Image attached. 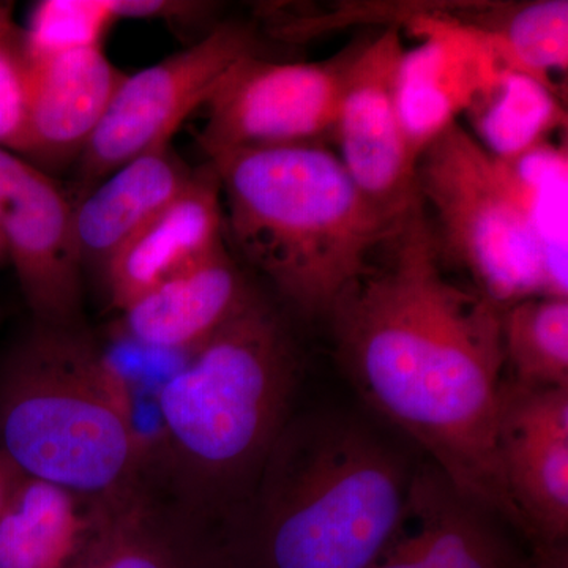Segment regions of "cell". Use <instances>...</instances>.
I'll return each instance as SVG.
<instances>
[{"label": "cell", "instance_id": "1", "mask_svg": "<svg viewBox=\"0 0 568 568\" xmlns=\"http://www.w3.org/2000/svg\"><path fill=\"white\" fill-rule=\"evenodd\" d=\"M379 250L327 316L343 368L459 491L525 537L497 450L503 308L447 278L418 197Z\"/></svg>", "mask_w": 568, "mask_h": 568}, {"label": "cell", "instance_id": "2", "mask_svg": "<svg viewBox=\"0 0 568 568\" xmlns=\"http://www.w3.org/2000/svg\"><path fill=\"white\" fill-rule=\"evenodd\" d=\"M301 375L290 325L254 287L164 384L160 450L145 474L224 532L248 503L294 416Z\"/></svg>", "mask_w": 568, "mask_h": 568}, {"label": "cell", "instance_id": "3", "mask_svg": "<svg viewBox=\"0 0 568 568\" xmlns=\"http://www.w3.org/2000/svg\"><path fill=\"white\" fill-rule=\"evenodd\" d=\"M414 469L361 418L294 414L224 529L226 568H372L402 528Z\"/></svg>", "mask_w": 568, "mask_h": 568}, {"label": "cell", "instance_id": "4", "mask_svg": "<svg viewBox=\"0 0 568 568\" xmlns=\"http://www.w3.org/2000/svg\"><path fill=\"white\" fill-rule=\"evenodd\" d=\"M207 163L235 248L305 320L331 315L399 220L377 211L320 142L226 153Z\"/></svg>", "mask_w": 568, "mask_h": 568}, {"label": "cell", "instance_id": "5", "mask_svg": "<svg viewBox=\"0 0 568 568\" xmlns=\"http://www.w3.org/2000/svg\"><path fill=\"white\" fill-rule=\"evenodd\" d=\"M0 452L26 477L88 499L144 474L125 388L85 325L32 321L2 354Z\"/></svg>", "mask_w": 568, "mask_h": 568}, {"label": "cell", "instance_id": "6", "mask_svg": "<svg viewBox=\"0 0 568 568\" xmlns=\"http://www.w3.org/2000/svg\"><path fill=\"white\" fill-rule=\"evenodd\" d=\"M417 197L439 242L497 306L567 295L566 267L538 227L532 189L514 163L491 155L455 123L417 160Z\"/></svg>", "mask_w": 568, "mask_h": 568}, {"label": "cell", "instance_id": "7", "mask_svg": "<svg viewBox=\"0 0 568 568\" xmlns=\"http://www.w3.org/2000/svg\"><path fill=\"white\" fill-rule=\"evenodd\" d=\"M256 52L252 26L222 22L186 50L126 74L78 160L82 194L142 153L171 145L185 119L204 106L227 71Z\"/></svg>", "mask_w": 568, "mask_h": 568}, {"label": "cell", "instance_id": "8", "mask_svg": "<svg viewBox=\"0 0 568 568\" xmlns=\"http://www.w3.org/2000/svg\"><path fill=\"white\" fill-rule=\"evenodd\" d=\"M346 55L328 62L241 59L204 104L197 142L207 160L252 149L320 142L334 133Z\"/></svg>", "mask_w": 568, "mask_h": 568}, {"label": "cell", "instance_id": "9", "mask_svg": "<svg viewBox=\"0 0 568 568\" xmlns=\"http://www.w3.org/2000/svg\"><path fill=\"white\" fill-rule=\"evenodd\" d=\"M403 54L395 26L347 51L334 126L343 166L366 200L390 220L417 200V156L396 103Z\"/></svg>", "mask_w": 568, "mask_h": 568}, {"label": "cell", "instance_id": "10", "mask_svg": "<svg viewBox=\"0 0 568 568\" xmlns=\"http://www.w3.org/2000/svg\"><path fill=\"white\" fill-rule=\"evenodd\" d=\"M0 234L33 323L84 325L73 204L51 174L6 149H0Z\"/></svg>", "mask_w": 568, "mask_h": 568}, {"label": "cell", "instance_id": "11", "mask_svg": "<svg viewBox=\"0 0 568 568\" xmlns=\"http://www.w3.org/2000/svg\"><path fill=\"white\" fill-rule=\"evenodd\" d=\"M436 3L410 22L420 41L406 51L396 77V103L410 149L420 153L470 110L511 69L489 33ZM515 71V70H514Z\"/></svg>", "mask_w": 568, "mask_h": 568}, {"label": "cell", "instance_id": "12", "mask_svg": "<svg viewBox=\"0 0 568 568\" xmlns=\"http://www.w3.org/2000/svg\"><path fill=\"white\" fill-rule=\"evenodd\" d=\"M497 450L532 551L568 544V387L504 379Z\"/></svg>", "mask_w": 568, "mask_h": 568}, {"label": "cell", "instance_id": "13", "mask_svg": "<svg viewBox=\"0 0 568 568\" xmlns=\"http://www.w3.org/2000/svg\"><path fill=\"white\" fill-rule=\"evenodd\" d=\"M70 568H226L223 532L142 474L97 499L91 532Z\"/></svg>", "mask_w": 568, "mask_h": 568}, {"label": "cell", "instance_id": "14", "mask_svg": "<svg viewBox=\"0 0 568 568\" xmlns=\"http://www.w3.org/2000/svg\"><path fill=\"white\" fill-rule=\"evenodd\" d=\"M508 529L435 465L420 463L402 528L372 568H530Z\"/></svg>", "mask_w": 568, "mask_h": 568}, {"label": "cell", "instance_id": "15", "mask_svg": "<svg viewBox=\"0 0 568 568\" xmlns=\"http://www.w3.org/2000/svg\"><path fill=\"white\" fill-rule=\"evenodd\" d=\"M125 77L103 47L29 62L20 156L48 174L78 163Z\"/></svg>", "mask_w": 568, "mask_h": 568}, {"label": "cell", "instance_id": "16", "mask_svg": "<svg viewBox=\"0 0 568 568\" xmlns=\"http://www.w3.org/2000/svg\"><path fill=\"white\" fill-rule=\"evenodd\" d=\"M222 190L211 163L194 170L185 190L112 257L103 284L121 313L136 298L224 248Z\"/></svg>", "mask_w": 568, "mask_h": 568}, {"label": "cell", "instance_id": "17", "mask_svg": "<svg viewBox=\"0 0 568 568\" xmlns=\"http://www.w3.org/2000/svg\"><path fill=\"white\" fill-rule=\"evenodd\" d=\"M253 290L224 246L141 295L118 313L112 328L155 349L193 353Z\"/></svg>", "mask_w": 568, "mask_h": 568}, {"label": "cell", "instance_id": "18", "mask_svg": "<svg viewBox=\"0 0 568 568\" xmlns=\"http://www.w3.org/2000/svg\"><path fill=\"white\" fill-rule=\"evenodd\" d=\"M194 170L171 145L153 149L123 164L73 204V230L82 271L102 278L123 245L153 216L173 203Z\"/></svg>", "mask_w": 568, "mask_h": 568}, {"label": "cell", "instance_id": "19", "mask_svg": "<svg viewBox=\"0 0 568 568\" xmlns=\"http://www.w3.org/2000/svg\"><path fill=\"white\" fill-rule=\"evenodd\" d=\"M97 499L26 477L0 515V568H70Z\"/></svg>", "mask_w": 568, "mask_h": 568}, {"label": "cell", "instance_id": "20", "mask_svg": "<svg viewBox=\"0 0 568 568\" xmlns=\"http://www.w3.org/2000/svg\"><path fill=\"white\" fill-rule=\"evenodd\" d=\"M473 136L496 159L517 162L567 123L558 88L523 71H507L466 112Z\"/></svg>", "mask_w": 568, "mask_h": 568}, {"label": "cell", "instance_id": "21", "mask_svg": "<svg viewBox=\"0 0 568 568\" xmlns=\"http://www.w3.org/2000/svg\"><path fill=\"white\" fill-rule=\"evenodd\" d=\"M462 21L489 33L515 71L555 85L551 74L568 67L567 0L467 3Z\"/></svg>", "mask_w": 568, "mask_h": 568}, {"label": "cell", "instance_id": "22", "mask_svg": "<svg viewBox=\"0 0 568 568\" xmlns=\"http://www.w3.org/2000/svg\"><path fill=\"white\" fill-rule=\"evenodd\" d=\"M504 361L526 387H568V298L538 294L500 310Z\"/></svg>", "mask_w": 568, "mask_h": 568}, {"label": "cell", "instance_id": "23", "mask_svg": "<svg viewBox=\"0 0 568 568\" xmlns=\"http://www.w3.org/2000/svg\"><path fill=\"white\" fill-rule=\"evenodd\" d=\"M110 0H43L33 7L24 32L28 61L103 47L118 22Z\"/></svg>", "mask_w": 568, "mask_h": 568}, {"label": "cell", "instance_id": "24", "mask_svg": "<svg viewBox=\"0 0 568 568\" xmlns=\"http://www.w3.org/2000/svg\"><path fill=\"white\" fill-rule=\"evenodd\" d=\"M28 70L24 32L11 3L0 2V149L17 155L24 144Z\"/></svg>", "mask_w": 568, "mask_h": 568}, {"label": "cell", "instance_id": "25", "mask_svg": "<svg viewBox=\"0 0 568 568\" xmlns=\"http://www.w3.org/2000/svg\"><path fill=\"white\" fill-rule=\"evenodd\" d=\"M118 20H162L189 28L211 17L215 3L196 0H110Z\"/></svg>", "mask_w": 568, "mask_h": 568}, {"label": "cell", "instance_id": "26", "mask_svg": "<svg viewBox=\"0 0 568 568\" xmlns=\"http://www.w3.org/2000/svg\"><path fill=\"white\" fill-rule=\"evenodd\" d=\"M24 478L26 476L22 474L20 467L14 465L6 454L0 452V515H2V511L9 506L11 497H13L17 489L20 488Z\"/></svg>", "mask_w": 568, "mask_h": 568}, {"label": "cell", "instance_id": "27", "mask_svg": "<svg viewBox=\"0 0 568 568\" xmlns=\"http://www.w3.org/2000/svg\"><path fill=\"white\" fill-rule=\"evenodd\" d=\"M530 568H568V549L532 551Z\"/></svg>", "mask_w": 568, "mask_h": 568}, {"label": "cell", "instance_id": "28", "mask_svg": "<svg viewBox=\"0 0 568 568\" xmlns=\"http://www.w3.org/2000/svg\"><path fill=\"white\" fill-rule=\"evenodd\" d=\"M6 263H9V252H7L6 241H3L2 234H0V267Z\"/></svg>", "mask_w": 568, "mask_h": 568}]
</instances>
